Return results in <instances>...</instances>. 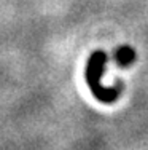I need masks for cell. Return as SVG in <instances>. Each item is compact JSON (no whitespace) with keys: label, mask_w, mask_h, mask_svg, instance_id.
<instances>
[{"label":"cell","mask_w":148,"mask_h":150,"mask_svg":"<svg viewBox=\"0 0 148 150\" xmlns=\"http://www.w3.org/2000/svg\"><path fill=\"white\" fill-rule=\"evenodd\" d=\"M105 64H107V54L102 50H97V51H94L89 56V61H88V66H86V83L99 102H102V104H113L121 96L123 85L116 83L113 88L102 86L100 77L104 74Z\"/></svg>","instance_id":"1"},{"label":"cell","mask_w":148,"mask_h":150,"mask_svg":"<svg viewBox=\"0 0 148 150\" xmlns=\"http://www.w3.org/2000/svg\"><path fill=\"white\" fill-rule=\"evenodd\" d=\"M115 59H116V62H118V66L128 67L129 64H132L134 59H135V51H134V48H131V46H126V45L119 46L115 53Z\"/></svg>","instance_id":"2"}]
</instances>
